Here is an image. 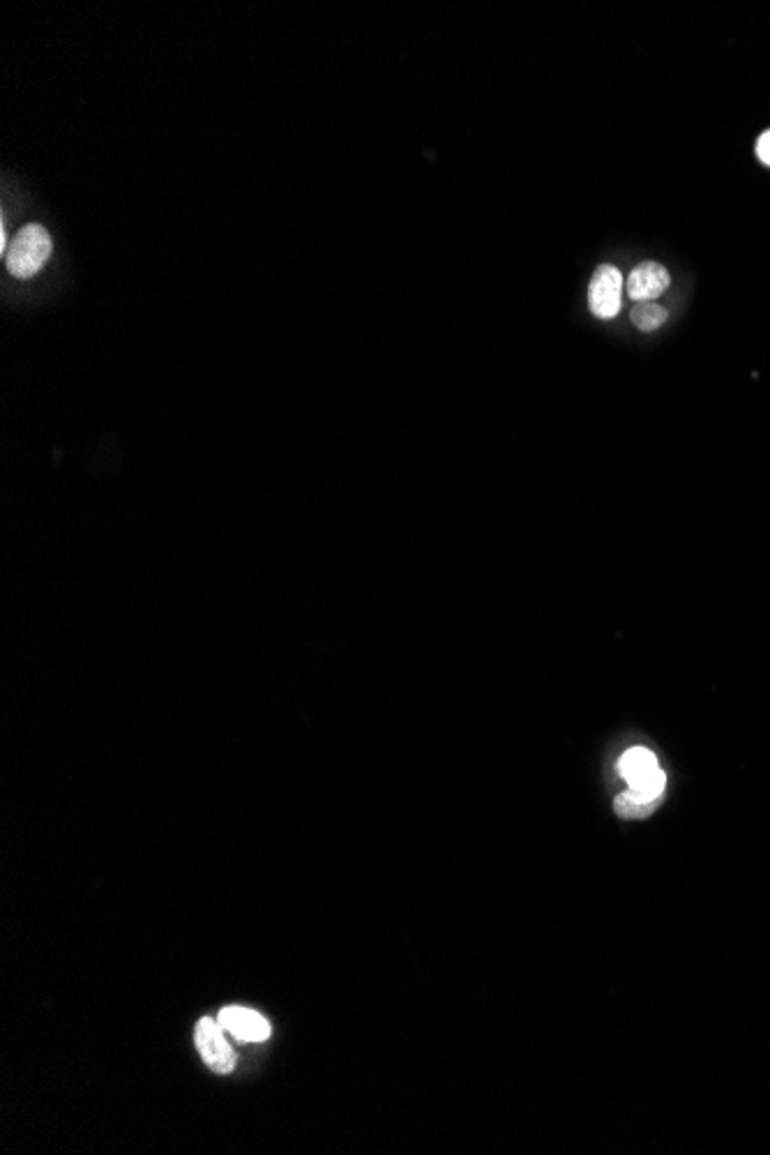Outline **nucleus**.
Segmentation results:
<instances>
[{"instance_id": "nucleus-1", "label": "nucleus", "mask_w": 770, "mask_h": 1155, "mask_svg": "<svg viewBox=\"0 0 770 1155\" xmlns=\"http://www.w3.org/2000/svg\"><path fill=\"white\" fill-rule=\"evenodd\" d=\"M51 249V235L47 233V229L40 224H28L16 233L12 245L5 252L8 270L14 278H33V274L40 272L42 266L49 261Z\"/></svg>"}, {"instance_id": "nucleus-2", "label": "nucleus", "mask_w": 770, "mask_h": 1155, "mask_svg": "<svg viewBox=\"0 0 770 1155\" xmlns=\"http://www.w3.org/2000/svg\"><path fill=\"white\" fill-rule=\"evenodd\" d=\"M620 775L626 778L630 790L646 798H663L667 775L659 768L657 759L646 747H632L620 759Z\"/></svg>"}, {"instance_id": "nucleus-3", "label": "nucleus", "mask_w": 770, "mask_h": 1155, "mask_svg": "<svg viewBox=\"0 0 770 1155\" xmlns=\"http://www.w3.org/2000/svg\"><path fill=\"white\" fill-rule=\"evenodd\" d=\"M623 274L616 266L604 264L595 270L589 284V307L598 319H614L620 311Z\"/></svg>"}, {"instance_id": "nucleus-4", "label": "nucleus", "mask_w": 770, "mask_h": 1155, "mask_svg": "<svg viewBox=\"0 0 770 1155\" xmlns=\"http://www.w3.org/2000/svg\"><path fill=\"white\" fill-rule=\"evenodd\" d=\"M194 1038H196V1048H198L201 1056H204V1061L208 1063V1066L215 1073H231L233 1070L235 1058H233V1052H231L229 1042L224 1038L222 1024L215 1022V1019H208V1017L201 1019L196 1024Z\"/></svg>"}, {"instance_id": "nucleus-5", "label": "nucleus", "mask_w": 770, "mask_h": 1155, "mask_svg": "<svg viewBox=\"0 0 770 1155\" xmlns=\"http://www.w3.org/2000/svg\"><path fill=\"white\" fill-rule=\"evenodd\" d=\"M669 284L671 280H669L667 268L655 261H649V264L637 266L630 272L626 288H628V296L634 303H653L663 296V293L669 288Z\"/></svg>"}, {"instance_id": "nucleus-6", "label": "nucleus", "mask_w": 770, "mask_h": 1155, "mask_svg": "<svg viewBox=\"0 0 770 1155\" xmlns=\"http://www.w3.org/2000/svg\"><path fill=\"white\" fill-rule=\"evenodd\" d=\"M217 1022L222 1024L224 1031H229L231 1036L241 1038L245 1042H261L270 1036V1024L266 1022V1017L249 1011V1008H241V1005L224 1008V1011L219 1013Z\"/></svg>"}, {"instance_id": "nucleus-7", "label": "nucleus", "mask_w": 770, "mask_h": 1155, "mask_svg": "<svg viewBox=\"0 0 770 1155\" xmlns=\"http://www.w3.org/2000/svg\"><path fill=\"white\" fill-rule=\"evenodd\" d=\"M659 805H663V798H646L630 790L616 798L614 810L620 819H646L659 808Z\"/></svg>"}, {"instance_id": "nucleus-8", "label": "nucleus", "mask_w": 770, "mask_h": 1155, "mask_svg": "<svg viewBox=\"0 0 770 1155\" xmlns=\"http://www.w3.org/2000/svg\"><path fill=\"white\" fill-rule=\"evenodd\" d=\"M665 321H667V309L657 303H637L632 309V323L639 330H644V333L657 330Z\"/></svg>"}, {"instance_id": "nucleus-9", "label": "nucleus", "mask_w": 770, "mask_h": 1155, "mask_svg": "<svg viewBox=\"0 0 770 1155\" xmlns=\"http://www.w3.org/2000/svg\"><path fill=\"white\" fill-rule=\"evenodd\" d=\"M757 157L766 164V167H770V130L763 132L757 141Z\"/></svg>"}]
</instances>
